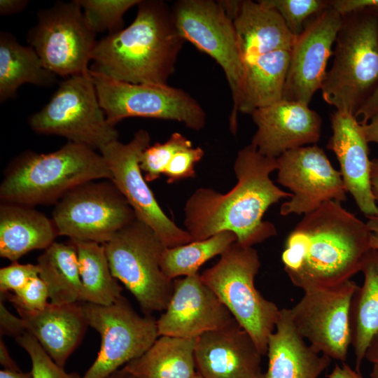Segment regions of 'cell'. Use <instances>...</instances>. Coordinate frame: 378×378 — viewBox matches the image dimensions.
<instances>
[{
    "label": "cell",
    "instance_id": "cell-45",
    "mask_svg": "<svg viewBox=\"0 0 378 378\" xmlns=\"http://www.w3.org/2000/svg\"><path fill=\"white\" fill-rule=\"evenodd\" d=\"M365 139L368 143L378 144V113L365 124H361Z\"/></svg>",
    "mask_w": 378,
    "mask_h": 378
},
{
    "label": "cell",
    "instance_id": "cell-54",
    "mask_svg": "<svg viewBox=\"0 0 378 378\" xmlns=\"http://www.w3.org/2000/svg\"><path fill=\"white\" fill-rule=\"evenodd\" d=\"M191 378H204V377H202L200 374H199L197 372V374L195 376H193L192 377H191Z\"/></svg>",
    "mask_w": 378,
    "mask_h": 378
},
{
    "label": "cell",
    "instance_id": "cell-28",
    "mask_svg": "<svg viewBox=\"0 0 378 378\" xmlns=\"http://www.w3.org/2000/svg\"><path fill=\"white\" fill-rule=\"evenodd\" d=\"M360 272L364 281L356 289L350 304L351 345L356 356V371H360L368 347L378 333V250L371 248Z\"/></svg>",
    "mask_w": 378,
    "mask_h": 378
},
{
    "label": "cell",
    "instance_id": "cell-23",
    "mask_svg": "<svg viewBox=\"0 0 378 378\" xmlns=\"http://www.w3.org/2000/svg\"><path fill=\"white\" fill-rule=\"evenodd\" d=\"M266 355V378H318L332 360L306 342L287 308L281 309L275 330L268 339Z\"/></svg>",
    "mask_w": 378,
    "mask_h": 378
},
{
    "label": "cell",
    "instance_id": "cell-12",
    "mask_svg": "<svg viewBox=\"0 0 378 378\" xmlns=\"http://www.w3.org/2000/svg\"><path fill=\"white\" fill-rule=\"evenodd\" d=\"M135 214L111 181H91L64 194L52 220L58 234L104 244L135 220Z\"/></svg>",
    "mask_w": 378,
    "mask_h": 378
},
{
    "label": "cell",
    "instance_id": "cell-40",
    "mask_svg": "<svg viewBox=\"0 0 378 378\" xmlns=\"http://www.w3.org/2000/svg\"><path fill=\"white\" fill-rule=\"evenodd\" d=\"M26 330L24 320L20 316L13 314L6 307L4 300L0 301V334L15 337V338L23 335Z\"/></svg>",
    "mask_w": 378,
    "mask_h": 378
},
{
    "label": "cell",
    "instance_id": "cell-55",
    "mask_svg": "<svg viewBox=\"0 0 378 378\" xmlns=\"http://www.w3.org/2000/svg\"><path fill=\"white\" fill-rule=\"evenodd\" d=\"M377 218H378V216H377Z\"/></svg>",
    "mask_w": 378,
    "mask_h": 378
},
{
    "label": "cell",
    "instance_id": "cell-24",
    "mask_svg": "<svg viewBox=\"0 0 378 378\" xmlns=\"http://www.w3.org/2000/svg\"><path fill=\"white\" fill-rule=\"evenodd\" d=\"M26 330L33 335L47 354L64 368L68 358L80 343L88 326L78 302L54 304L40 311H18Z\"/></svg>",
    "mask_w": 378,
    "mask_h": 378
},
{
    "label": "cell",
    "instance_id": "cell-14",
    "mask_svg": "<svg viewBox=\"0 0 378 378\" xmlns=\"http://www.w3.org/2000/svg\"><path fill=\"white\" fill-rule=\"evenodd\" d=\"M150 143L149 133L139 130L128 143L116 140L99 151L111 173V181L126 199L136 219L150 227L167 247L188 244L192 241L190 235L164 213L142 174L140 158Z\"/></svg>",
    "mask_w": 378,
    "mask_h": 378
},
{
    "label": "cell",
    "instance_id": "cell-48",
    "mask_svg": "<svg viewBox=\"0 0 378 378\" xmlns=\"http://www.w3.org/2000/svg\"><path fill=\"white\" fill-rule=\"evenodd\" d=\"M367 360L378 365V333L372 339L365 354Z\"/></svg>",
    "mask_w": 378,
    "mask_h": 378
},
{
    "label": "cell",
    "instance_id": "cell-32",
    "mask_svg": "<svg viewBox=\"0 0 378 378\" xmlns=\"http://www.w3.org/2000/svg\"><path fill=\"white\" fill-rule=\"evenodd\" d=\"M235 241L237 237L234 233L224 231L203 240L166 247L161 257L160 267L172 280L197 274L204 263L218 255H221Z\"/></svg>",
    "mask_w": 378,
    "mask_h": 378
},
{
    "label": "cell",
    "instance_id": "cell-18",
    "mask_svg": "<svg viewBox=\"0 0 378 378\" xmlns=\"http://www.w3.org/2000/svg\"><path fill=\"white\" fill-rule=\"evenodd\" d=\"M234 318L200 274L174 280V290L157 320L158 335L197 338Z\"/></svg>",
    "mask_w": 378,
    "mask_h": 378
},
{
    "label": "cell",
    "instance_id": "cell-34",
    "mask_svg": "<svg viewBox=\"0 0 378 378\" xmlns=\"http://www.w3.org/2000/svg\"><path fill=\"white\" fill-rule=\"evenodd\" d=\"M192 142L183 134L174 132L164 143H156L147 147L142 153L139 165L147 182L153 181L164 174L165 169L174 154L184 148L192 147Z\"/></svg>",
    "mask_w": 378,
    "mask_h": 378
},
{
    "label": "cell",
    "instance_id": "cell-41",
    "mask_svg": "<svg viewBox=\"0 0 378 378\" xmlns=\"http://www.w3.org/2000/svg\"><path fill=\"white\" fill-rule=\"evenodd\" d=\"M329 4L342 16L365 10L378 12V0H330Z\"/></svg>",
    "mask_w": 378,
    "mask_h": 378
},
{
    "label": "cell",
    "instance_id": "cell-4",
    "mask_svg": "<svg viewBox=\"0 0 378 378\" xmlns=\"http://www.w3.org/2000/svg\"><path fill=\"white\" fill-rule=\"evenodd\" d=\"M8 171L0 186L1 200L28 206L57 202L80 184L112 178L100 153L72 141L49 153H24Z\"/></svg>",
    "mask_w": 378,
    "mask_h": 378
},
{
    "label": "cell",
    "instance_id": "cell-46",
    "mask_svg": "<svg viewBox=\"0 0 378 378\" xmlns=\"http://www.w3.org/2000/svg\"><path fill=\"white\" fill-rule=\"evenodd\" d=\"M0 363L4 370L13 371H21L16 363L13 360L8 350L2 340L0 339Z\"/></svg>",
    "mask_w": 378,
    "mask_h": 378
},
{
    "label": "cell",
    "instance_id": "cell-49",
    "mask_svg": "<svg viewBox=\"0 0 378 378\" xmlns=\"http://www.w3.org/2000/svg\"><path fill=\"white\" fill-rule=\"evenodd\" d=\"M367 225L372 232L371 246L378 250V218L377 217L368 218Z\"/></svg>",
    "mask_w": 378,
    "mask_h": 378
},
{
    "label": "cell",
    "instance_id": "cell-31",
    "mask_svg": "<svg viewBox=\"0 0 378 378\" xmlns=\"http://www.w3.org/2000/svg\"><path fill=\"white\" fill-rule=\"evenodd\" d=\"M75 247L82 282L80 302L110 305L122 295L113 276L104 244L70 239Z\"/></svg>",
    "mask_w": 378,
    "mask_h": 378
},
{
    "label": "cell",
    "instance_id": "cell-25",
    "mask_svg": "<svg viewBox=\"0 0 378 378\" xmlns=\"http://www.w3.org/2000/svg\"><path fill=\"white\" fill-rule=\"evenodd\" d=\"M59 235L52 219L31 206H0V256L13 262L36 249H46Z\"/></svg>",
    "mask_w": 378,
    "mask_h": 378
},
{
    "label": "cell",
    "instance_id": "cell-36",
    "mask_svg": "<svg viewBox=\"0 0 378 378\" xmlns=\"http://www.w3.org/2000/svg\"><path fill=\"white\" fill-rule=\"evenodd\" d=\"M15 340L30 357L32 378H81L76 372H65L64 368L57 365L28 332Z\"/></svg>",
    "mask_w": 378,
    "mask_h": 378
},
{
    "label": "cell",
    "instance_id": "cell-38",
    "mask_svg": "<svg viewBox=\"0 0 378 378\" xmlns=\"http://www.w3.org/2000/svg\"><path fill=\"white\" fill-rule=\"evenodd\" d=\"M204 154L202 148L192 146L176 152L164 172L167 182L173 183L181 179L195 178V164L201 160Z\"/></svg>",
    "mask_w": 378,
    "mask_h": 378
},
{
    "label": "cell",
    "instance_id": "cell-35",
    "mask_svg": "<svg viewBox=\"0 0 378 378\" xmlns=\"http://www.w3.org/2000/svg\"><path fill=\"white\" fill-rule=\"evenodd\" d=\"M276 10L290 31L295 36L304 30L307 21L329 7L323 0H259Z\"/></svg>",
    "mask_w": 378,
    "mask_h": 378
},
{
    "label": "cell",
    "instance_id": "cell-10",
    "mask_svg": "<svg viewBox=\"0 0 378 378\" xmlns=\"http://www.w3.org/2000/svg\"><path fill=\"white\" fill-rule=\"evenodd\" d=\"M27 41L46 69L67 78L90 71L97 41L77 0L57 1L37 13Z\"/></svg>",
    "mask_w": 378,
    "mask_h": 378
},
{
    "label": "cell",
    "instance_id": "cell-5",
    "mask_svg": "<svg viewBox=\"0 0 378 378\" xmlns=\"http://www.w3.org/2000/svg\"><path fill=\"white\" fill-rule=\"evenodd\" d=\"M335 43L322 97L336 111L356 117L378 87V12L365 10L343 15Z\"/></svg>",
    "mask_w": 378,
    "mask_h": 378
},
{
    "label": "cell",
    "instance_id": "cell-53",
    "mask_svg": "<svg viewBox=\"0 0 378 378\" xmlns=\"http://www.w3.org/2000/svg\"><path fill=\"white\" fill-rule=\"evenodd\" d=\"M255 378H266L265 373L261 372L260 374H258L257 377H255Z\"/></svg>",
    "mask_w": 378,
    "mask_h": 378
},
{
    "label": "cell",
    "instance_id": "cell-51",
    "mask_svg": "<svg viewBox=\"0 0 378 378\" xmlns=\"http://www.w3.org/2000/svg\"><path fill=\"white\" fill-rule=\"evenodd\" d=\"M106 378H137L134 374L127 371L124 368L119 369Z\"/></svg>",
    "mask_w": 378,
    "mask_h": 378
},
{
    "label": "cell",
    "instance_id": "cell-11",
    "mask_svg": "<svg viewBox=\"0 0 378 378\" xmlns=\"http://www.w3.org/2000/svg\"><path fill=\"white\" fill-rule=\"evenodd\" d=\"M90 74L107 121L114 126L131 117L177 121L197 131L205 126L204 110L181 88L168 84H134Z\"/></svg>",
    "mask_w": 378,
    "mask_h": 378
},
{
    "label": "cell",
    "instance_id": "cell-2",
    "mask_svg": "<svg viewBox=\"0 0 378 378\" xmlns=\"http://www.w3.org/2000/svg\"><path fill=\"white\" fill-rule=\"evenodd\" d=\"M367 223L340 202L303 215L289 233L281 260L292 284L305 291L334 287L360 272L372 248Z\"/></svg>",
    "mask_w": 378,
    "mask_h": 378
},
{
    "label": "cell",
    "instance_id": "cell-20",
    "mask_svg": "<svg viewBox=\"0 0 378 378\" xmlns=\"http://www.w3.org/2000/svg\"><path fill=\"white\" fill-rule=\"evenodd\" d=\"M262 356L235 319L198 337L195 349L197 372L204 378H255L262 372Z\"/></svg>",
    "mask_w": 378,
    "mask_h": 378
},
{
    "label": "cell",
    "instance_id": "cell-17",
    "mask_svg": "<svg viewBox=\"0 0 378 378\" xmlns=\"http://www.w3.org/2000/svg\"><path fill=\"white\" fill-rule=\"evenodd\" d=\"M342 22V16L330 6L307 21L290 51L284 99L309 105L322 87Z\"/></svg>",
    "mask_w": 378,
    "mask_h": 378
},
{
    "label": "cell",
    "instance_id": "cell-52",
    "mask_svg": "<svg viewBox=\"0 0 378 378\" xmlns=\"http://www.w3.org/2000/svg\"><path fill=\"white\" fill-rule=\"evenodd\" d=\"M371 378H378V365L374 364L370 372Z\"/></svg>",
    "mask_w": 378,
    "mask_h": 378
},
{
    "label": "cell",
    "instance_id": "cell-42",
    "mask_svg": "<svg viewBox=\"0 0 378 378\" xmlns=\"http://www.w3.org/2000/svg\"><path fill=\"white\" fill-rule=\"evenodd\" d=\"M377 113H378V87L370 99L359 110L356 117L361 115L363 117V121L360 124H365Z\"/></svg>",
    "mask_w": 378,
    "mask_h": 378
},
{
    "label": "cell",
    "instance_id": "cell-22",
    "mask_svg": "<svg viewBox=\"0 0 378 378\" xmlns=\"http://www.w3.org/2000/svg\"><path fill=\"white\" fill-rule=\"evenodd\" d=\"M244 62L278 50H290L293 35L274 9L260 1H238L230 17Z\"/></svg>",
    "mask_w": 378,
    "mask_h": 378
},
{
    "label": "cell",
    "instance_id": "cell-9",
    "mask_svg": "<svg viewBox=\"0 0 378 378\" xmlns=\"http://www.w3.org/2000/svg\"><path fill=\"white\" fill-rule=\"evenodd\" d=\"M172 11L176 27L185 41L209 55L223 69L232 99L230 129L236 133L244 64L232 20L218 1L180 0L174 4Z\"/></svg>",
    "mask_w": 378,
    "mask_h": 378
},
{
    "label": "cell",
    "instance_id": "cell-3",
    "mask_svg": "<svg viewBox=\"0 0 378 378\" xmlns=\"http://www.w3.org/2000/svg\"><path fill=\"white\" fill-rule=\"evenodd\" d=\"M184 42L165 2L141 0L128 27L97 41L90 71L122 82L167 85Z\"/></svg>",
    "mask_w": 378,
    "mask_h": 378
},
{
    "label": "cell",
    "instance_id": "cell-44",
    "mask_svg": "<svg viewBox=\"0 0 378 378\" xmlns=\"http://www.w3.org/2000/svg\"><path fill=\"white\" fill-rule=\"evenodd\" d=\"M328 378H363L360 373V371L353 370L351 367L344 363L342 365L336 364L330 372L328 375Z\"/></svg>",
    "mask_w": 378,
    "mask_h": 378
},
{
    "label": "cell",
    "instance_id": "cell-43",
    "mask_svg": "<svg viewBox=\"0 0 378 378\" xmlns=\"http://www.w3.org/2000/svg\"><path fill=\"white\" fill-rule=\"evenodd\" d=\"M27 0H1V15H10L18 13L24 10L29 4Z\"/></svg>",
    "mask_w": 378,
    "mask_h": 378
},
{
    "label": "cell",
    "instance_id": "cell-27",
    "mask_svg": "<svg viewBox=\"0 0 378 378\" xmlns=\"http://www.w3.org/2000/svg\"><path fill=\"white\" fill-rule=\"evenodd\" d=\"M197 339L162 335L123 368L137 378H191L197 374Z\"/></svg>",
    "mask_w": 378,
    "mask_h": 378
},
{
    "label": "cell",
    "instance_id": "cell-30",
    "mask_svg": "<svg viewBox=\"0 0 378 378\" xmlns=\"http://www.w3.org/2000/svg\"><path fill=\"white\" fill-rule=\"evenodd\" d=\"M39 276L48 287L50 303L80 302L82 282L74 246L54 242L38 258Z\"/></svg>",
    "mask_w": 378,
    "mask_h": 378
},
{
    "label": "cell",
    "instance_id": "cell-33",
    "mask_svg": "<svg viewBox=\"0 0 378 378\" xmlns=\"http://www.w3.org/2000/svg\"><path fill=\"white\" fill-rule=\"evenodd\" d=\"M141 0H77L89 27L97 34L122 29L125 13Z\"/></svg>",
    "mask_w": 378,
    "mask_h": 378
},
{
    "label": "cell",
    "instance_id": "cell-37",
    "mask_svg": "<svg viewBox=\"0 0 378 378\" xmlns=\"http://www.w3.org/2000/svg\"><path fill=\"white\" fill-rule=\"evenodd\" d=\"M0 293L1 300H9L17 311L38 312L43 309L48 304V287L39 276L31 279L23 288L13 293Z\"/></svg>",
    "mask_w": 378,
    "mask_h": 378
},
{
    "label": "cell",
    "instance_id": "cell-7",
    "mask_svg": "<svg viewBox=\"0 0 378 378\" xmlns=\"http://www.w3.org/2000/svg\"><path fill=\"white\" fill-rule=\"evenodd\" d=\"M113 276L134 295L145 315L164 311L174 290V280L160 267L165 245L138 219L104 244Z\"/></svg>",
    "mask_w": 378,
    "mask_h": 378
},
{
    "label": "cell",
    "instance_id": "cell-16",
    "mask_svg": "<svg viewBox=\"0 0 378 378\" xmlns=\"http://www.w3.org/2000/svg\"><path fill=\"white\" fill-rule=\"evenodd\" d=\"M277 160V181L291 191L280 208L281 216L309 214L328 201L346 200L347 190L340 171L325 151L312 145L285 152Z\"/></svg>",
    "mask_w": 378,
    "mask_h": 378
},
{
    "label": "cell",
    "instance_id": "cell-8",
    "mask_svg": "<svg viewBox=\"0 0 378 378\" xmlns=\"http://www.w3.org/2000/svg\"><path fill=\"white\" fill-rule=\"evenodd\" d=\"M28 122L36 133L61 136L98 150L118 138L100 105L90 71L65 78Z\"/></svg>",
    "mask_w": 378,
    "mask_h": 378
},
{
    "label": "cell",
    "instance_id": "cell-19",
    "mask_svg": "<svg viewBox=\"0 0 378 378\" xmlns=\"http://www.w3.org/2000/svg\"><path fill=\"white\" fill-rule=\"evenodd\" d=\"M251 115L257 127L251 144L265 156L277 158L320 139L321 118L307 104L283 99Z\"/></svg>",
    "mask_w": 378,
    "mask_h": 378
},
{
    "label": "cell",
    "instance_id": "cell-50",
    "mask_svg": "<svg viewBox=\"0 0 378 378\" xmlns=\"http://www.w3.org/2000/svg\"><path fill=\"white\" fill-rule=\"evenodd\" d=\"M0 378H32L31 371L22 372V371H13L1 370L0 371Z\"/></svg>",
    "mask_w": 378,
    "mask_h": 378
},
{
    "label": "cell",
    "instance_id": "cell-29",
    "mask_svg": "<svg viewBox=\"0 0 378 378\" xmlns=\"http://www.w3.org/2000/svg\"><path fill=\"white\" fill-rule=\"evenodd\" d=\"M57 76L43 65L31 46L18 43L10 33H0V102L15 98L23 84L50 87Z\"/></svg>",
    "mask_w": 378,
    "mask_h": 378
},
{
    "label": "cell",
    "instance_id": "cell-1",
    "mask_svg": "<svg viewBox=\"0 0 378 378\" xmlns=\"http://www.w3.org/2000/svg\"><path fill=\"white\" fill-rule=\"evenodd\" d=\"M233 168L237 182L227 192L200 188L187 200L184 225L192 241L229 231L237 243L253 246L276 235L274 224L263 216L271 205L292 196L270 178L277 169L276 158L262 155L249 144L239 150Z\"/></svg>",
    "mask_w": 378,
    "mask_h": 378
},
{
    "label": "cell",
    "instance_id": "cell-21",
    "mask_svg": "<svg viewBox=\"0 0 378 378\" xmlns=\"http://www.w3.org/2000/svg\"><path fill=\"white\" fill-rule=\"evenodd\" d=\"M330 124L332 134L327 148L336 155L347 192L367 218L378 216L370 183L368 142L360 122L354 115L335 110L330 115Z\"/></svg>",
    "mask_w": 378,
    "mask_h": 378
},
{
    "label": "cell",
    "instance_id": "cell-26",
    "mask_svg": "<svg viewBox=\"0 0 378 378\" xmlns=\"http://www.w3.org/2000/svg\"><path fill=\"white\" fill-rule=\"evenodd\" d=\"M290 50H278L244 63V76L237 111L251 114L284 97Z\"/></svg>",
    "mask_w": 378,
    "mask_h": 378
},
{
    "label": "cell",
    "instance_id": "cell-13",
    "mask_svg": "<svg viewBox=\"0 0 378 378\" xmlns=\"http://www.w3.org/2000/svg\"><path fill=\"white\" fill-rule=\"evenodd\" d=\"M88 325L101 337L97 356L81 378H106L139 357L155 342L157 320L138 314L122 296L110 305L83 302Z\"/></svg>",
    "mask_w": 378,
    "mask_h": 378
},
{
    "label": "cell",
    "instance_id": "cell-39",
    "mask_svg": "<svg viewBox=\"0 0 378 378\" xmlns=\"http://www.w3.org/2000/svg\"><path fill=\"white\" fill-rule=\"evenodd\" d=\"M39 276L37 265L13 262L0 269V293L15 292L23 288L31 279Z\"/></svg>",
    "mask_w": 378,
    "mask_h": 378
},
{
    "label": "cell",
    "instance_id": "cell-15",
    "mask_svg": "<svg viewBox=\"0 0 378 378\" xmlns=\"http://www.w3.org/2000/svg\"><path fill=\"white\" fill-rule=\"evenodd\" d=\"M358 285L349 280L340 285L305 291L289 309L300 335L318 352L346 362L351 344L349 309Z\"/></svg>",
    "mask_w": 378,
    "mask_h": 378
},
{
    "label": "cell",
    "instance_id": "cell-6",
    "mask_svg": "<svg viewBox=\"0 0 378 378\" xmlns=\"http://www.w3.org/2000/svg\"><path fill=\"white\" fill-rule=\"evenodd\" d=\"M260 267L257 251L235 241L216 264L200 276L251 335L261 354L266 355L268 339L275 330L281 309L255 286Z\"/></svg>",
    "mask_w": 378,
    "mask_h": 378
},
{
    "label": "cell",
    "instance_id": "cell-47",
    "mask_svg": "<svg viewBox=\"0 0 378 378\" xmlns=\"http://www.w3.org/2000/svg\"><path fill=\"white\" fill-rule=\"evenodd\" d=\"M370 183L373 197L376 202H378V159L371 160Z\"/></svg>",
    "mask_w": 378,
    "mask_h": 378
}]
</instances>
